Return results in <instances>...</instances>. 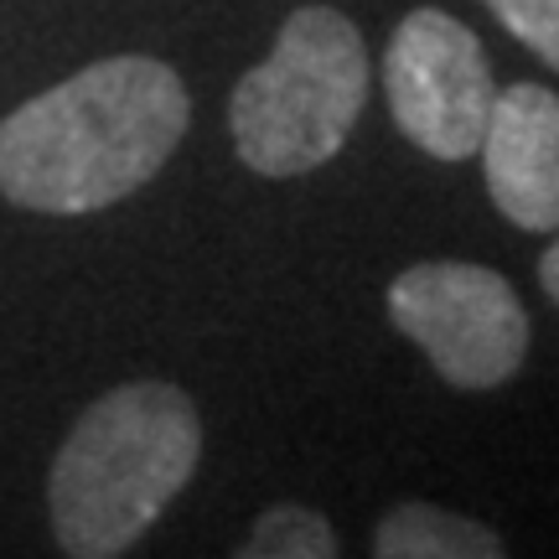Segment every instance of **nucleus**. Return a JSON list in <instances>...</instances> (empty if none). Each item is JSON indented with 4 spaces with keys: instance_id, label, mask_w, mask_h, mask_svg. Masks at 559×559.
<instances>
[{
    "instance_id": "obj_1",
    "label": "nucleus",
    "mask_w": 559,
    "mask_h": 559,
    "mask_svg": "<svg viewBox=\"0 0 559 559\" xmlns=\"http://www.w3.org/2000/svg\"><path fill=\"white\" fill-rule=\"evenodd\" d=\"M192 104L160 58L88 62L0 120V198L32 213H94L156 177Z\"/></svg>"
},
{
    "instance_id": "obj_2",
    "label": "nucleus",
    "mask_w": 559,
    "mask_h": 559,
    "mask_svg": "<svg viewBox=\"0 0 559 559\" xmlns=\"http://www.w3.org/2000/svg\"><path fill=\"white\" fill-rule=\"evenodd\" d=\"M198 456L202 419L177 383L140 379L109 389L52 456L47 508L58 549L73 559L124 555L192 481Z\"/></svg>"
},
{
    "instance_id": "obj_3",
    "label": "nucleus",
    "mask_w": 559,
    "mask_h": 559,
    "mask_svg": "<svg viewBox=\"0 0 559 559\" xmlns=\"http://www.w3.org/2000/svg\"><path fill=\"white\" fill-rule=\"evenodd\" d=\"M368 104V47L332 5L285 16L275 52L228 99L234 151L260 177H306L337 156Z\"/></svg>"
},
{
    "instance_id": "obj_4",
    "label": "nucleus",
    "mask_w": 559,
    "mask_h": 559,
    "mask_svg": "<svg viewBox=\"0 0 559 559\" xmlns=\"http://www.w3.org/2000/svg\"><path fill=\"white\" fill-rule=\"evenodd\" d=\"M389 317L456 389H498L528 358V311L487 264H409L389 285Z\"/></svg>"
},
{
    "instance_id": "obj_5",
    "label": "nucleus",
    "mask_w": 559,
    "mask_h": 559,
    "mask_svg": "<svg viewBox=\"0 0 559 559\" xmlns=\"http://www.w3.org/2000/svg\"><path fill=\"white\" fill-rule=\"evenodd\" d=\"M383 94L394 124L425 156L466 160L477 156L498 83L466 21L419 5L394 26V41L383 52Z\"/></svg>"
},
{
    "instance_id": "obj_6",
    "label": "nucleus",
    "mask_w": 559,
    "mask_h": 559,
    "mask_svg": "<svg viewBox=\"0 0 559 559\" xmlns=\"http://www.w3.org/2000/svg\"><path fill=\"white\" fill-rule=\"evenodd\" d=\"M481 177L508 223L523 234L559 228V94L544 83L498 88L481 130Z\"/></svg>"
},
{
    "instance_id": "obj_7",
    "label": "nucleus",
    "mask_w": 559,
    "mask_h": 559,
    "mask_svg": "<svg viewBox=\"0 0 559 559\" xmlns=\"http://www.w3.org/2000/svg\"><path fill=\"white\" fill-rule=\"evenodd\" d=\"M379 559H502V539L487 523H472L461 513H445L436 502H400L379 519L373 534Z\"/></svg>"
},
{
    "instance_id": "obj_8",
    "label": "nucleus",
    "mask_w": 559,
    "mask_h": 559,
    "mask_svg": "<svg viewBox=\"0 0 559 559\" xmlns=\"http://www.w3.org/2000/svg\"><path fill=\"white\" fill-rule=\"evenodd\" d=\"M243 559H332L337 555V534L332 523L300 508V502H280L270 513H260L249 544L239 549Z\"/></svg>"
},
{
    "instance_id": "obj_9",
    "label": "nucleus",
    "mask_w": 559,
    "mask_h": 559,
    "mask_svg": "<svg viewBox=\"0 0 559 559\" xmlns=\"http://www.w3.org/2000/svg\"><path fill=\"white\" fill-rule=\"evenodd\" d=\"M481 5L502 21L508 37L559 73V0H481Z\"/></svg>"
},
{
    "instance_id": "obj_10",
    "label": "nucleus",
    "mask_w": 559,
    "mask_h": 559,
    "mask_svg": "<svg viewBox=\"0 0 559 559\" xmlns=\"http://www.w3.org/2000/svg\"><path fill=\"white\" fill-rule=\"evenodd\" d=\"M539 285H544V296L559 306V239H555V249H544V260H539Z\"/></svg>"
}]
</instances>
